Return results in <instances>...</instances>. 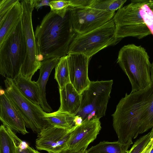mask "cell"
Returning <instances> with one entry per match:
<instances>
[{
	"label": "cell",
	"instance_id": "cell-7",
	"mask_svg": "<svg viewBox=\"0 0 153 153\" xmlns=\"http://www.w3.org/2000/svg\"><path fill=\"white\" fill-rule=\"evenodd\" d=\"M146 2L147 0H131L117 10L113 18L116 38L131 36L140 39L151 34L140 13L142 6Z\"/></svg>",
	"mask_w": 153,
	"mask_h": 153
},
{
	"label": "cell",
	"instance_id": "cell-9",
	"mask_svg": "<svg viewBox=\"0 0 153 153\" xmlns=\"http://www.w3.org/2000/svg\"><path fill=\"white\" fill-rule=\"evenodd\" d=\"M21 3L22 10L21 22L26 53L20 74L25 78L31 80L35 73L40 69L42 64V62L37 59L39 54L32 22L34 0H22Z\"/></svg>",
	"mask_w": 153,
	"mask_h": 153
},
{
	"label": "cell",
	"instance_id": "cell-13",
	"mask_svg": "<svg viewBox=\"0 0 153 153\" xmlns=\"http://www.w3.org/2000/svg\"><path fill=\"white\" fill-rule=\"evenodd\" d=\"M70 83L80 94L89 85L88 76L90 58L81 54L67 55Z\"/></svg>",
	"mask_w": 153,
	"mask_h": 153
},
{
	"label": "cell",
	"instance_id": "cell-32",
	"mask_svg": "<svg viewBox=\"0 0 153 153\" xmlns=\"http://www.w3.org/2000/svg\"><path fill=\"white\" fill-rule=\"evenodd\" d=\"M153 147V140H150L140 153H149Z\"/></svg>",
	"mask_w": 153,
	"mask_h": 153
},
{
	"label": "cell",
	"instance_id": "cell-16",
	"mask_svg": "<svg viewBox=\"0 0 153 153\" xmlns=\"http://www.w3.org/2000/svg\"><path fill=\"white\" fill-rule=\"evenodd\" d=\"M60 59L52 58L42 61L39 69V77L36 82L40 91V105L43 111L47 113H51L53 110L47 102L46 96V86L52 70L55 67Z\"/></svg>",
	"mask_w": 153,
	"mask_h": 153
},
{
	"label": "cell",
	"instance_id": "cell-1",
	"mask_svg": "<svg viewBox=\"0 0 153 153\" xmlns=\"http://www.w3.org/2000/svg\"><path fill=\"white\" fill-rule=\"evenodd\" d=\"M112 116L118 141L122 143L132 142L153 127V80L144 88L126 93Z\"/></svg>",
	"mask_w": 153,
	"mask_h": 153
},
{
	"label": "cell",
	"instance_id": "cell-4",
	"mask_svg": "<svg viewBox=\"0 0 153 153\" xmlns=\"http://www.w3.org/2000/svg\"><path fill=\"white\" fill-rule=\"evenodd\" d=\"M113 18L91 31L77 34L69 46L68 55L81 54L91 58L99 51L121 40L116 38Z\"/></svg>",
	"mask_w": 153,
	"mask_h": 153
},
{
	"label": "cell",
	"instance_id": "cell-28",
	"mask_svg": "<svg viewBox=\"0 0 153 153\" xmlns=\"http://www.w3.org/2000/svg\"><path fill=\"white\" fill-rule=\"evenodd\" d=\"M18 0H0V22L1 21Z\"/></svg>",
	"mask_w": 153,
	"mask_h": 153
},
{
	"label": "cell",
	"instance_id": "cell-37",
	"mask_svg": "<svg viewBox=\"0 0 153 153\" xmlns=\"http://www.w3.org/2000/svg\"><path fill=\"white\" fill-rule=\"evenodd\" d=\"M149 153H153V147Z\"/></svg>",
	"mask_w": 153,
	"mask_h": 153
},
{
	"label": "cell",
	"instance_id": "cell-27",
	"mask_svg": "<svg viewBox=\"0 0 153 153\" xmlns=\"http://www.w3.org/2000/svg\"><path fill=\"white\" fill-rule=\"evenodd\" d=\"M12 133L16 147V153H34L32 147L19 138L13 130Z\"/></svg>",
	"mask_w": 153,
	"mask_h": 153
},
{
	"label": "cell",
	"instance_id": "cell-23",
	"mask_svg": "<svg viewBox=\"0 0 153 153\" xmlns=\"http://www.w3.org/2000/svg\"><path fill=\"white\" fill-rule=\"evenodd\" d=\"M126 0H97V1L92 7L96 9L115 13V11L122 7Z\"/></svg>",
	"mask_w": 153,
	"mask_h": 153
},
{
	"label": "cell",
	"instance_id": "cell-26",
	"mask_svg": "<svg viewBox=\"0 0 153 153\" xmlns=\"http://www.w3.org/2000/svg\"><path fill=\"white\" fill-rule=\"evenodd\" d=\"M150 132L137 140L129 150L128 153H140L149 142Z\"/></svg>",
	"mask_w": 153,
	"mask_h": 153
},
{
	"label": "cell",
	"instance_id": "cell-20",
	"mask_svg": "<svg viewBox=\"0 0 153 153\" xmlns=\"http://www.w3.org/2000/svg\"><path fill=\"white\" fill-rule=\"evenodd\" d=\"M133 142L122 143L119 141L100 142L86 150L85 153H128V148Z\"/></svg>",
	"mask_w": 153,
	"mask_h": 153
},
{
	"label": "cell",
	"instance_id": "cell-38",
	"mask_svg": "<svg viewBox=\"0 0 153 153\" xmlns=\"http://www.w3.org/2000/svg\"><path fill=\"white\" fill-rule=\"evenodd\" d=\"M152 11H153V10H152Z\"/></svg>",
	"mask_w": 153,
	"mask_h": 153
},
{
	"label": "cell",
	"instance_id": "cell-30",
	"mask_svg": "<svg viewBox=\"0 0 153 153\" xmlns=\"http://www.w3.org/2000/svg\"><path fill=\"white\" fill-rule=\"evenodd\" d=\"M87 148L84 147L79 150H75L67 147L57 153L48 152V153H85Z\"/></svg>",
	"mask_w": 153,
	"mask_h": 153
},
{
	"label": "cell",
	"instance_id": "cell-29",
	"mask_svg": "<svg viewBox=\"0 0 153 153\" xmlns=\"http://www.w3.org/2000/svg\"><path fill=\"white\" fill-rule=\"evenodd\" d=\"M97 0H70V7L72 8L85 9L94 6Z\"/></svg>",
	"mask_w": 153,
	"mask_h": 153
},
{
	"label": "cell",
	"instance_id": "cell-5",
	"mask_svg": "<svg viewBox=\"0 0 153 153\" xmlns=\"http://www.w3.org/2000/svg\"><path fill=\"white\" fill-rule=\"evenodd\" d=\"M21 19L9 36L0 45V74L14 80L20 73L25 56Z\"/></svg>",
	"mask_w": 153,
	"mask_h": 153
},
{
	"label": "cell",
	"instance_id": "cell-31",
	"mask_svg": "<svg viewBox=\"0 0 153 153\" xmlns=\"http://www.w3.org/2000/svg\"><path fill=\"white\" fill-rule=\"evenodd\" d=\"M51 0H34V7L37 11L41 7L44 5L49 6V3Z\"/></svg>",
	"mask_w": 153,
	"mask_h": 153
},
{
	"label": "cell",
	"instance_id": "cell-15",
	"mask_svg": "<svg viewBox=\"0 0 153 153\" xmlns=\"http://www.w3.org/2000/svg\"><path fill=\"white\" fill-rule=\"evenodd\" d=\"M59 88L60 105L57 111L67 112L75 116L78 112L81 105L80 94L71 83Z\"/></svg>",
	"mask_w": 153,
	"mask_h": 153
},
{
	"label": "cell",
	"instance_id": "cell-12",
	"mask_svg": "<svg viewBox=\"0 0 153 153\" xmlns=\"http://www.w3.org/2000/svg\"><path fill=\"white\" fill-rule=\"evenodd\" d=\"M101 128L100 120L94 119L83 122L79 126H74L67 143V148L78 150L87 147L97 138Z\"/></svg>",
	"mask_w": 153,
	"mask_h": 153
},
{
	"label": "cell",
	"instance_id": "cell-6",
	"mask_svg": "<svg viewBox=\"0 0 153 153\" xmlns=\"http://www.w3.org/2000/svg\"><path fill=\"white\" fill-rule=\"evenodd\" d=\"M113 84L112 80L91 81L80 94L81 105L76 115L81 117L83 121L100 120L105 116Z\"/></svg>",
	"mask_w": 153,
	"mask_h": 153
},
{
	"label": "cell",
	"instance_id": "cell-39",
	"mask_svg": "<svg viewBox=\"0 0 153 153\" xmlns=\"http://www.w3.org/2000/svg\"></svg>",
	"mask_w": 153,
	"mask_h": 153
},
{
	"label": "cell",
	"instance_id": "cell-21",
	"mask_svg": "<svg viewBox=\"0 0 153 153\" xmlns=\"http://www.w3.org/2000/svg\"><path fill=\"white\" fill-rule=\"evenodd\" d=\"M12 130L3 124L0 126V153H16Z\"/></svg>",
	"mask_w": 153,
	"mask_h": 153
},
{
	"label": "cell",
	"instance_id": "cell-14",
	"mask_svg": "<svg viewBox=\"0 0 153 153\" xmlns=\"http://www.w3.org/2000/svg\"><path fill=\"white\" fill-rule=\"evenodd\" d=\"M0 120L4 125L14 132L23 135L28 133L21 115L3 89L0 90Z\"/></svg>",
	"mask_w": 153,
	"mask_h": 153
},
{
	"label": "cell",
	"instance_id": "cell-2",
	"mask_svg": "<svg viewBox=\"0 0 153 153\" xmlns=\"http://www.w3.org/2000/svg\"><path fill=\"white\" fill-rule=\"evenodd\" d=\"M34 33L38 54L43 56V60L67 55L71 43L77 34L72 27L70 8L64 18L51 10Z\"/></svg>",
	"mask_w": 153,
	"mask_h": 153
},
{
	"label": "cell",
	"instance_id": "cell-24",
	"mask_svg": "<svg viewBox=\"0 0 153 153\" xmlns=\"http://www.w3.org/2000/svg\"><path fill=\"white\" fill-rule=\"evenodd\" d=\"M70 5V0H53L49 3L51 10L62 18L65 16Z\"/></svg>",
	"mask_w": 153,
	"mask_h": 153
},
{
	"label": "cell",
	"instance_id": "cell-17",
	"mask_svg": "<svg viewBox=\"0 0 153 153\" xmlns=\"http://www.w3.org/2000/svg\"><path fill=\"white\" fill-rule=\"evenodd\" d=\"M22 7L19 0L0 22V45L9 36L21 19Z\"/></svg>",
	"mask_w": 153,
	"mask_h": 153
},
{
	"label": "cell",
	"instance_id": "cell-22",
	"mask_svg": "<svg viewBox=\"0 0 153 153\" xmlns=\"http://www.w3.org/2000/svg\"><path fill=\"white\" fill-rule=\"evenodd\" d=\"M54 78L58 84L59 88L70 83L67 55L61 57L56 65Z\"/></svg>",
	"mask_w": 153,
	"mask_h": 153
},
{
	"label": "cell",
	"instance_id": "cell-25",
	"mask_svg": "<svg viewBox=\"0 0 153 153\" xmlns=\"http://www.w3.org/2000/svg\"><path fill=\"white\" fill-rule=\"evenodd\" d=\"M140 13L146 25L153 35V12L146 4L141 7Z\"/></svg>",
	"mask_w": 153,
	"mask_h": 153
},
{
	"label": "cell",
	"instance_id": "cell-8",
	"mask_svg": "<svg viewBox=\"0 0 153 153\" xmlns=\"http://www.w3.org/2000/svg\"><path fill=\"white\" fill-rule=\"evenodd\" d=\"M5 93L21 115L26 127L39 133L48 124L44 120L46 112L40 105L35 104L25 97L16 86L13 80H4Z\"/></svg>",
	"mask_w": 153,
	"mask_h": 153
},
{
	"label": "cell",
	"instance_id": "cell-34",
	"mask_svg": "<svg viewBox=\"0 0 153 153\" xmlns=\"http://www.w3.org/2000/svg\"><path fill=\"white\" fill-rule=\"evenodd\" d=\"M151 77L152 80H153V62L152 64V67L151 71Z\"/></svg>",
	"mask_w": 153,
	"mask_h": 153
},
{
	"label": "cell",
	"instance_id": "cell-11",
	"mask_svg": "<svg viewBox=\"0 0 153 153\" xmlns=\"http://www.w3.org/2000/svg\"><path fill=\"white\" fill-rule=\"evenodd\" d=\"M73 128L66 129L48 124L37 133L36 149L57 153L67 148V143Z\"/></svg>",
	"mask_w": 153,
	"mask_h": 153
},
{
	"label": "cell",
	"instance_id": "cell-33",
	"mask_svg": "<svg viewBox=\"0 0 153 153\" xmlns=\"http://www.w3.org/2000/svg\"><path fill=\"white\" fill-rule=\"evenodd\" d=\"M74 122L75 126H79L82 124L83 120L81 117L78 115H76L75 116Z\"/></svg>",
	"mask_w": 153,
	"mask_h": 153
},
{
	"label": "cell",
	"instance_id": "cell-36",
	"mask_svg": "<svg viewBox=\"0 0 153 153\" xmlns=\"http://www.w3.org/2000/svg\"><path fill=\"white\" fill-rule=\"evenodd\" d=\"M32 150L34 152V153H41L38 151L36 150H35L34 149H33V148H32Z\"/></svg>",
	"mask_w": 153,
	"mask_h": 153
},
{
	"label": "cell",
	"instance_id": "cell-3",
	"mask_svg": "<svg viewBox=\"0 0 153 153\" xmlns=\"http://www.w3.org/2000/svg\"><path fill=\"white\" fill-rule=\"evenodd\" d=\"M146 49L134 44L125 45L118 53V63L128 77L131 92L141 90L152 82V64Z\"/></svg>",
	"mask_w": 153,
	"mask_h": 153
},
{
	"label": "cell",
	"instance_id": "cell-18",
	"mask_svg": "<svg viewBox=\"0 0 153 153\" xmlns=\"http://www.w3.org/2000/svg\"><path fill=\"white\" fill-rule=\"evenodd\" d=\"M21 93L34 103L40 104V97L39 87L36 82L22 76L20 74L13 80Z\"/></svg>",
	"mask_w": 153,
	"mask_h": 153
},
{
	"label": "cell",
	"instance_id": "cell-35",
	"mask_svg": "<svg viewBox=\"0 0 153 153\" xmlns=\"http://www.w3.org/2000/svg\"><path fill=\"white\" fill-rule=\"evenodd\" d=\"M150 140H153V127L152 128V129L151 131L150 132Z\"/></svg>",
	"mask_w": 153,
	"mask_h": 153
},
{
	"label": "cell",
	"instance_id": "cell-19",
	"mask_svg": "<svg viewBox=\"0 0 153 153\" xmlns=\"http://www.w3.org/2000/svg\"><path fill=\"white\" fill-rule=\"evenodd\" d=\"M75 116L66 112L57 111L52 113H46L44 120L51 126L66 129H71L75 126Z\"/></svg>",
	"mask_w": 153,
	"mask_h": 153
},
{
	"label": "cell",
	"instance_id": "cell-10",
	"mask_svg": "<svg viewBox=\"0 0 153 153\" xmlns=\"http://www.w3.org/2000/svg\"><path fill=\"white\" fill-rule=\"evenodd\" d=\"M69 8L72 27L77 34H83L101 26L112 19L115 14L93 7Z\"/></svg>",
	"mask_w": 153,
	"mask_h": 153
}]
</instances>
